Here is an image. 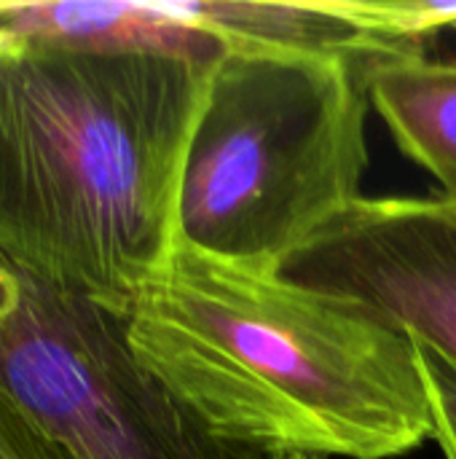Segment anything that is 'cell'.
<instances>
[{
    "label": "cell",
    "instance_id": "6da1fadb",
    "mask_svg": "<svg viewBox=\"0 0 456 459\" xmlns=\"http://www.w3.org/2000/svg\"><path fill=\"white\" fill-rule=\"evenodd\" d=\"M124 320L137 363L228 446L398 459L433 441L414 339L282 266L220 258L177 237Z\"/></svg>",
    "mask_w": 456,
    "mask_h": 459
},
{
    "label": "cell",
    "instance_id": "7a4b0ae2",
    "mask_svg": "<svg viewBox=\"0 0 456 459\" xmlns=\"http://www.w3.org/2000/svg\"><path fill=\"white\" fill-rule=\"evenodd\" d=\"M212 67L3 35L0 247L126 317L177 239L180 183Z\"/></svg>",
    "mask_w": 456,
    "mask_h": 459
},
{
    "label": "cell",
    "instance_id": "3957f363",
    "mask_svg": "<svg viewBox=\"0 0 456 459\" xmlns=\"http://www.w3.org/2000/svg\"><path fill=\"white\" fill-rule=\"evenodd\" d=\"M374 62L226 54L188 148L177 237L220 258L282 266L366 199Z\"/></svg>",
    "mask_w": 456,
    "mask_h": 459
},
{
    "label": "cell",
    "instance_id": "277c9868",
    "mask_svg": "<svg viewBox=\"0 0 456 459\" xmlns=\"http://www.w3.org/2000/svg\"><path fill=\"white\" fill-rule=\"evenodd\" d=\"M0 398L78 459H274L212 438L137 363L124 317L3 247Z\"/></svg>",
    "mask_w": 456,
    "mask_h": 459
},
{
    "label": "cell",
    "instance_id": "5b68a950",
    "mask_svg": "<svg viewBox=\"0 0 456 459\" xmlns=\"http://www.w3.org/2000/svg\"><path fill=\"white\" fill-rule=\"evenodd\" d=\"M355 299L456 366V212L438 196H366L282 264Z\"/></svg>",
    "mask_w": 456,
    "mask_h": 459
},
{
    "label": "cell",
    "instance_id": "8992f818",
    "mask_svg": "<svg viewBox=\"0 0 456 459\" xmlns=\"http://www.w3.org/2000/svg\"><path fill=\"white\" fill-rule=\"evenodd\" d=\"M0 32L81 51L175 56L207 67L231 54L218 0L0 3Z\"/></svg>",
    "mask_w": 456,
    "mask_h": 459
},
{
    "label": "cell",
    "instance_id": "52a82bcc",
    "mask_svg": "<svg viewBox=\"0 0 456 459\" xmlns=\"http://www.w3.org/2000/svg\"><path fill=\"white\" fill-rule=\"evenodd\" d=\"M368 94L400 153L435 178L438 199L456 204V59H379L368 70Z\"/></svg>",
    "mask_w": 456,
    "mask_h": 459
},
{
    "label": "cell",
    "instance_id": "ba28073f",
    "mask_svg": "<svg viewBox=\"0 0 456 459\" xmlns=\"http://www.w3.org/2000/svg\"><path fill=\"white\" fill-rule=\"evenodd\" d=\"M417 360L433 409V441L443 459H456V366L417 342Z\"/></svg>",
    "mask_w": 456,
    "mask_h": 459
},
{
    "label": "cell",
    "instance_id": "9c48e42d",
    "mask_svg": "<svg viewBox=\"0 0 456 459\" xmlns=\"http://www.w3.org/2000/svg\"><path fill=\"white\" fill-rule=\"evenodd\" d=\"M0 459H78L0 398Z\"/></svg>",
    "mask_w": 456,
    "mask_h": 459
},
{
    "label": "cell",
    "instance_id": "30bf717a",
    "mask_svg": "<svg viewBox=\"0 0 456 459\" xmlns=\"http://www.w3.org/2000/svg\"><path fill=\"white\" fill-rule=\"evenodd\" d=\"M274 459H320V457H304V455H293V457H274Z\"/></svg>",
    "mask_w": 456,
    "mask_h": 459
},
{
    "label": "cell",
    "instance_id": "8fae6325",
    "mask_svg": "<svg viewBox=\"0 0 456 459\" xmlns=\"http://www.w3.org/2000/svg\"><path fill=\"white\" fill-rule=\"evenodd\" d=\"M446 204H449V202H446ZM449 207H452V210H454V212H456V204H449Z\"/></svg>",
    "mask_w": 456,
    "mask_h": 459
},
{
    "label": "cell",
    "instance_id": "7c38bea8",
    "mask_svg": "<svg viewBox=\"0 0 456 459\" xmlns=\"http://www.w3.org/2000/svg\"><path fill=\"white\" fill-rule=\"evenodd\" d=\"M0 43H3V32H0Z\"/></svg>",
    "mask_w": 456,
    "mask_h": 459
}]
</instances>
